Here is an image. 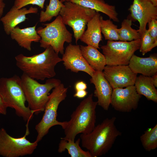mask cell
<instances>
[{"label": "cell", "mask_w": 157, "mask_h": 157, "mask_svg": "<svg viewBox=\"0 0 157 157\" xmlns=\"http://www.w3.org/2000/svg\"><path fill=\"white\" fill-rule=\"evenodd\" d=\"M151 80L152 83L154 86L157 87V73L151 76Z\"/></svg>", "instance_id": "35"}, {"label": "cell", "mask_w": 157, "mask_h": 157, "mask_svg": "<svg viewBox=\"0 0 157 157\" xmlns=\"http://www.w3.org/2000/svg\"><path fill=\"white\" fill-rule=\"evenodd\" d=\"M82 55L90 67L95 71L103 72L106 65V59L96 48L89 45L80 46Z\"/></svg>", "instance_id": "21"}, {"label": "cell", "mask_w": 157, "mask_h": 157, "mask_svg": "<svg viewBox=\"0 0 157 157\" xmlns=\"http://www.w3.org/2000/svg\"><path fill=\"white\" fill-rule=\"evenodd\" d=\"M16 65L23 73L37 80L43 81L56 75L55 67L62 61L51 46L42 52L31 56L20 54L15 57Z\"/></svg>", "instance_id": "1"}, {"label": "cell", "mask_w": 157, "mask_h": 157, "mask_svg": "<svg viewBox=\"0 0 157 157\" xmlns=\"http://www.w3.org/2000/svg\"><path fill=\"white\" fill-rule=\"evenodd\" d=\"M62 59L65 69L72 72H83L91 76L95 71L84 58L79 45L69 43L63 54Z\"/></svg>", "instance_id": "14"}, {"label": "cell", "mask_w": 157, "mask_h": 157, "mask_svg": "<svg viewBox=\"0 0 157 157\" xmlns=\"http://www.w3.org/2000/svg\"><path fill=\"white\" fill-rule=\"evenodd\" d=\"M88 93V92L86 90L76 91L74 94V97L79 99H82L85 97Z\"/></svg>", "instance_id": "32"}, {"label": "cell", "mask_w": 157, "mask_h": 157, "mask_svg": "<svg viewBox=\"0 0 157 157\" xmlns=\"http://www.w3.org/2000/svg\"><path fill=\"white\" fill-rule=\"evenodd\" d=\"M140 139L144 149L150 151L157 147V124L148 128L140 137Z\"/></svg>", "instance_id": "26"}, {"label": "cell", "mask_w": 157, "mask_h": 157, "mask_svg": "<svg viewBox=\"0 0 157 157\" xmlns=\"http://www.w3.org/2000/svg\"><path fill=\"white\" fill-rule=\"evenodd\" d=\"M36 26L37 24L33 26L23 28L17 26L10 35L11 39L15 40L19 46L30 51L32 43L39 42L40 40L36 29Z\"/></svg>", "instance_id": "18"}, {"label": "cell", "mask_w": 157, "mask_h": 157, "mask_svg": "<svg viewBox=\"0 0 157 157\" xmlns=\"http://www.w3.org/2000/svg\"><path fill=\"white\" fill-rule=\"evenodd\" d=\"M100 20L101 32L106 40L109 41L119 40L117 25H115L110 19H104L100 16Z\"/></svg>", "instance_id": "27"}, {"label": "cell", "mask_w": 157, "mask_h": 157, "mask_svg": "<svg viewBox=\"0 0 157 157\" xmlns=\"http://www.w3.org/2000/svg\"><path fill=\"white\" fill-rule=\"evenodd\" d=\"M5 7L4 0H0V18L2 17Z\"/></svg>", "instance_id": "34"}, {"label": "cell", "mask_w": 157, "mask_h": 157, "mask_svg": "<svg viewBox=\"0 0 157 157\" xmlns=\"http://www.w3.org/2000/svg\"><path fill=\"white\" fill-rule=\"evenodd\" d=\"M64 4L59 15L65 25L72 28L77 43L85 31L88 22L96 11L68 1L65 2Z\"/></svg>", "instance_id": "8"}, {"label": "cell", "mask_w": 157, "mask_h": 157, "mask_svg": "<svg viewBox=\"0 0 157 157\" xmlns=\"http://www.w3.org/2000/svg\"><path fill=\"white\" fill-rule=\"evenodd\" d=\"M103 72L113 89L134 85L137 75L128 65H106Z\"/></svg>", "instance_id": "12"}, {"label": "cell", "mask_w": 157, "mask_h": 157, "mask_svg": "<svg viewBox=\"0 0 157 157\" xmlns=\"http://www.w3.org/2000/svg\"><path fill=\"white\" fill-rule=\"evenodd\" d=\"M157 42L155 41L150 35L148 30H146L141 38L140 51L144 55L156 47Z\"/></svg>", "instance_id": "28"}, {"label": "cell", "mask_w": 157, "mask_h": 157, "mask_svg": "<svg viewBox=\"0 0 157 157\" xmlns=\"http://www.w3.org/2000/svg\"><path fill=\"white\" fill-rule=\"evenodd\" d=\"M74 89L76 91L86 90L87 88V84L84 81H82L77 82L75 84Z\"/></svg>", "instance_id": "31"}, {"label": "cell", "mask_w": 157, "mask_h": 157, "mask_svg": "<svg viewBox=\"0 0 157 157\" xmlns=\"http://www.w3.org/2000/svg\"><path fill=\"white\" fill-rule=\"evenodd\" d=\"M7 108L4 104L0 96V115H5L7 114Z\"/></svg>", "instance_id": "33"}, {"label": "cell", "mask_w": 157, "mask_h": 157, "mask_svg": "<svg viewBox=\"0 0 157 157\" xmlns=\"http://www.w3.org/2000/svg\"><path fill=\"white\" fill-rule=\"evenodd\" d=\"M134 85L139 94L144 96L148 100L157 102V90L152 83L151 77L142 75L137 76Z\"/></svg>", "instance_id": "22"}, {"label": "cell", "mask_w": 157, "mask_h": 157, "mask_svg": "<svg viewBox=\"0 0 157 157\" xmlns=\"http://www.w3.org/2000/svg\"><path fill=\"white\" fill-rule=\"evenodd\" d=\"M67 90L68 88L61 83L53 88L51 93L49 95L42 118L35 126L37 133L35 141L37 142L40 141L48 133L50 129L52 127L58 125L62 127L65 125V121H58L57 120V117L58 106L66 98Z\"/></svg>", "instance_id": "6"}, {"label": "cell", "mask_w": 157, "mask_h": 157, "mask_svg": "<svg viewBox=\"0 0 157 157\" xmlns=\"http://www.w3.org/2000/svg\"><path fill=\"white\" fill-rule=\"evenodd\" d=\"M45 1V0H15L14 5L18 9L31 4L37 5L43 9Z\"/></svg>", "instance_id": "29"}, {"label": "cell", "mask_w": 157, "mask_h": 157, "mask_svg": "<svg viewBox=\"0 0 157 157\" xmlns=\"http://www.w3.org/2000/svg\"><path fill=\"white\" fill-rule=\"evenodd\" d=\"M116 118H107L95 126L89 133L81 134L80 136L82 147L86 149L92 157L105 154L111 149L117 138L122 133L117 128Z\"/></svg>", "instance_id": "2"}, {"label": "cell", "mask_w": 157, "mask_h": 157, "mask_svg": "<svg viewBox=\"0 0 157 157\" xmlns=\"http://www.w3.org/2000/svg\"><path fill=\"white\" fill-rule=\"evenodd\" d=\"M81 139L76 142L61 139L58 144V152L62 153L67 150L71 157H92L90 152L83 150L79 145Z\"/></svg>", "instance_id": "23"}, {"label": "cell", "mask_w": 157, "mask_h": 157, "mask_svg": "<svg viewBox=\"0 0 157 157\" xmlns=\"http://www.w3.org/2000/svg\"><path fill=\"white\" fill-rule=\"evenodd\" d=\"M100 14L96 12L94 17L88 23L87 29L80 38L81 41L87 45L100 49L99 43L102 41L101 28Z\"/></svg>", "instance_id": "19"}, {"label": "cell", "mask_w": 157, "mask_h": 157, "mask_svg": "<svg viewBox=\"0 0 157 157\" xmlns=\"http://www.w3.org/2000/svg\"><path fill=\"white\" fill-rule=\"evenodd\" d=\"M63 3H64L65 2L67 1V0H60Z\"/></svg>", "instance_id": "37"}, {"label": "cell", "mask_w": 157, "mask_h": 157, "mask_svg": "<svg viewBox=\"0 0 157 157\" xmlns=\"http://www.w3.org/2000/svg\"><path fill=\"white\" fill-rule=\"evenodd\" d=\"M45 27H40L36 29L40 37V47L45 49L51 46L55 52L63 54L65 42L70 43L72 35L67 29L59 15L52 22L43 24Z\"/></svg>", "instance_id": "7"}, {"label": "cell", "mask_w": 157, "mask_h": 157, "mask_svg": "<svg viewBox=\"0 0 157 157\" xmlns=\"http://www.w3.org/2000/svg\"><path fill=\"white\" fill-rule=\"evenodd\" d=\"M129 10L132 18L139 23L138 31L141 37L147 29V24L153 19H157V6L150 0H133Z\"/></svg>", "instance_id": "13"}, {"label": "cell", "mask_w": 157, "mask_h": 157, "mask_svg": "<svg viewBox=\"0 0 157 157\" xmlns=\"http://www.w3.org/2000/svg\"><path fill=\"white\" fill-rule=\"evenodd\" d=\"M64 6V3L60 0H50L45 10H41L40 12V22L49 21L53 17H57L59 15L61 8Z\"/></svg>", "instance_id": "25"}, {"label": "cell", "mask_w": 157, "mask_h": 157, "mask_svg": "<svg viewBox=\"0 0 157 157\" xmlns=\"http://www.w3.org/2000/svg\"><path fill=\"white\" fill-rule=\"evenodd\" d=\"M93 94L91 93L83 100L71 115L68 121L62 127L65 136L60 139L74 141L78 134L89 133L95 125L96 119V109L97 103L93 100Z\"/></svg>", "instance_id": "3"}, {"label": "cell", "mask_w": 157, "mask_h": 157, "mask_svg": "<svg viewBox=\"0 0 157 157\" xmlns=\"http://www.w3.org/2000/svg\"><path fill=\"white\" fill-rule=\"evenodd\" d=\"M0 96L6 107L13 109L16 115L24 121L29 122L33 119L34 113L25 105L26 100L19 76L0 78Z\"/></svg>", "instance_id": "4"}, {"label": "cell", "mask_w": 157, "mask_h": 157, "mask_svg": "<svg viewBox=\"0 0 157 157\" xmlns=\"http://www.w3.org/2000/svg\"><path fill=\"white\" fill-rule=\"evenodd\" d=\"M125 88L113 89L110 105L116 111L129 113L137 108L141 96L134 85Z\"/></svg>", "instance_id": "11"}, {"label": "cell", "mask_w": 157, "mask_h": 157, "mask_svg": "<svg viewBox=\"0 0 157 157\" xmlns=\"http://www.w3.org/2000/svg\"><path fill=\"white\" fill-rule=\"evenodd\" d=\"M90 81L94 85L93 94L98 99L97 105L108 110L110 105L113 88L105 77L103 72L95 71Z\"/></svg>", "instance_id": "15"}, {"label": "cell", "mask_w": 157, "mask_h": 157, "mask_svg": "<svg viewBox=\"0 0 157 157\" xmlns=\"http://www.w3.org/2000/svg\"><path fill=\"white\" fill-rule=\"evenodd\" d=\"M93 10L101 12L107 15L110 19L118 22V13L114 6L106 3L104 0H67Z\"/></svg>", "instance_id": "20"}, {"label": "cell", "mask_w": 157, "mask_h": 157, "mask_svg": "<svg viewBox=\"0 0 157 157\" xmlns=\"http://www.w3.org/2000/svg\"><path fill=\"white\" fill-rule=\"evenodd\" d=\"M28 122L26 125L24 135L19 138L11 136L4 128L0 129V155L4 157H19L32 154L37 148L38 142H31L26 136L29 133Z\"/></svg>", "instance_id": "10"}, {"label": "cell", "mask_w": 157, "mask_h": 157, "mask_svg": "<svg viewBox=\"0 0 157 157\" xmlns=\"http://www.w3.org/2000/svg\"><path fill=\"white\" fill-rule=\"evenodd\" d=\"M20 78L28 106L35 115L44 111L49 92L61 83L59 79L53 78L48 79L44 83L41 84L24 73Z\"/></svg>", "instance_id": "5"}, {"label": "cell", "mask_w": 157, "mask_h": 157, "mask_svg": "<svg viewBox=\"0 0 157 157\" xmlns=\"http://www.w3.org/2000/svg\"><path fill=\"white\" fill-rule=\"evenodd\" d=\"M132 21L127 18L122 22L121 27L118 29L119 40L123 41H131L141 38V37L138 30L131 27Z\"/></svg>", "instance_id": "24"}, {"label": "cell", "mask_w": 157, "mask_h": 157, "mask_svg": "<svg viewBox=\"0 0 157 157\" xmlns=\"http://www.w3.org/2000/svg\"><path fill=\"white\" fill-rule=\"evenodd\" d=\"M37 8L31 6L29 9L23 7L17 9L13 5L10 10L0 19L4 30L7 35H10L12 31L19 24L27 19L26 15L29 14H36Z\"/></svg>", "instance_id": "16"}, {"label": "cell", "mask_w": 157, "mask_h": 157, "mask_svg": "<svg viewBox=\"0 0 157 157\" xmlns=\"http://www.w3.org/2000/svg\"><path fill=\"white\" fill-rule=\"evenodd\" d=\"M148 30L149 34L155 42H157V20L153 19L148 23Z\"/></svg>", "instance_id": "30"}, {"label": "cell", "mask_w": 157, "mask_h": 157, "mask_svg": "<svg viewBox=\"0 0 157 157\" xmlns=\"http://www.w3.org/2000/svg\"><path fill=\"white\" fill-rule=\"evenodd\" d=\"M141 38L131 41L108 40L106 44L101 45L106 65H128L134 53L139 49Z\"/></svg>", "instance_id": "9"}, {"label": "cell", "mask_w": 157, "mask_h": 157, "mask_svg": "<svg viewBox=\"0 0 157 157\" xmlns=\"http://www.w3.org/2000/svg\"><path fill=\"white\" fill-rule=\"evenodd\" d=\"M128 66L132 71L137 74L151 77L157 73V57L156 55L142 58L133 54Z\"/></svg>", "instance_id": "17"}, {"label": "cell", "mask_w": 157, "mask_h": 157, "mask_svg": "<svg viewBox=\"0 0 157 157\" xmlns=\"http://www.w3.org/2000/svg\"><path fill=\"white\" fill-rule=\"evenodd\" d=\"M152 3L156 6H157V0H150Z\"/></svg>", "instance_id": "36"}]
</instances>
